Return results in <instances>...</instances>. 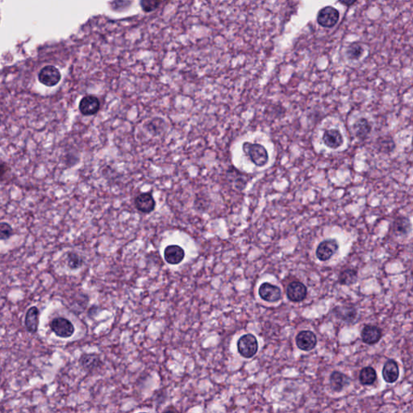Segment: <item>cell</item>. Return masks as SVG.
<instances>
[{"mask_svg":"<svg viewBox=\"0 0 413 413\" xmlns=\"http://www.w3.org/2000/svg\"><path fill=\"white\" fill-rule=\"evenodd\" d=\"M333 313L337 318L347 322H353L357 317L356 309L351 306H338L333 309Z\"/></svg>","mask_w":413,"mask_h":413,"instance_id":"obj_19","label":"cell"},{"mask_svg":"<svg viewBox=\"0 0 413 413\" xmlns=\"http://www.w3.org/2000/svg\"><path fill=\"white\" fill-rule=\"evenodd\" d=\"M242 150L250 161L257 166L262 167L269 161L267 150L261 144L245 142L242 146Z\"/></svg>","mask_w":413,"mask_h":413,"instance_id":"obj_1","label":"cell"},{"mask_svg":"<svg viewBox=\"0 0 413 413\" xmlns=\"http://www.w3.org/2000/svg\"><path fill=\"white\" fill-rule=\"evenodd\" d=\"M350 384V378L346 374L334 371L330 376V388L333 392H340Z\"/></svg>","mask_w":413,"mask_h":413,"instance_id":"obj_16","label":"cell"},{"mask_svg":"<svg viewBox=\"0 0 413 413\" xmlns=\"http://www.w3.org/2000/svg\"><path fill=\"white\" fill-rule=\"evenodd\" d=\"M160 4V0H141V6L143 11L150 12L155 10Z\"/></svg>","mask_w":413,"mask_h":413,"instance_id":"obj_27","label":"cell"},{"mask_svg":"<svg viewBox=\"0 0 413 413\" xmlns=\"http://www.w3.org/2000/svg\"><path fill=\"white\" fill-rule=\"evenodd\" d=\"M361 336L363 342L368 345H374L380 341L382 337V332L378 327L366 325L362 329Z\"/></svg>","mask_w":413,"mask_h":413,"instance_id":"obj_14","label":"cell"},{"mask_svg":"<svg viewBox=\"0 0 413 413\" xmlns=\"http://www.w3.org/2000/svg\"><path fill=\"white\" fill-rule=\"evenodd\" d=\"M237 350L242 357L252 358L258 352V340L253 334L243 335L237 341Z\"/></svg>","mask_w":413,"mask_h":413,"instance_id":"obj_2","label":"cell"},{"mask_svg":"<svg viewBox=\"0 0 413 413\" xmlns=\"http://www.w3.org/2000/svg\"><path fill=\"white\" fill-rule=\"evenodd\" d=\"M295 341L299 350L310 351L317 347V336L312 331H302L296 336Z\"/></svg>","mask_w":413,"mask_h":413,"instance_id":"obj_8","label":"cell"},{"mask_svg":"<svg viewBox=\"0 0 413 413\" xmlns=\"http://www.w3.org/2000/svg\"><path fill=\"white\" fill-rule=\"evenodd\" d=\"M338 248V242H336V240L329 239V240H324L319 245L317 251H316V254L320 261L325 262V261L330 259L336 254Z\"/></svg>","mask_w":413,"mask_h":413,"instance_id":"obj_6","label":"cell"},{"mask_svg":"<svg viewBox=\"0 0 413 413\" xmlns=\"http://www.w3.org/2000/svg\"><path fill=\"white\" fill-rule=\"evenodd\" d=\"M185 252L181 246L177 245L168 246L164 250V258L170 265H178L183 262Z\"/></svg>","mask_w":413,"mask_h":413,"instance_id":"obj_12","label":"cell"},{"mask_svg":"<svg viewBox=\"0 0 413 413\" xmlns=\"http://www.w3.org/2000/svg\"><path fill=\"white\" fill-rule=\"evenodd\" d=\"M358 277V273L355 270L347 269L341 272L339 276V283L341 285H351L355 283Z\"/></svg>","mask_w":413,"mask_h":413,"instance_id":"obj_23","label":"cell"},{"mask_svg":"<svg viewBox=\"0 0 413 413\" xmlns=\"http://www.w3.org/2000/svg\"><path fill=\"white\" fill-rule=\"evenodd\" d=\"M353 128L357 137L359 138L360 140H365L372 130L371 124L366 118H361L357 120L356 122L354 123Z\"/></svg>","mask_w":413,"mask_h":413,"instance_id":"obj_18","label":"cell"},{"mask_svg":"<svg viewBox=\"0 0 413 413\" xmlns=\"http://www.w3.org/2000/svg\"><path fill=\"white\" fill-rule=\"evenodd\" d=\"M7 171V166L4 165H0V179L5 175Z\"/></svg>","mask_w":413,"mask_h":413,"instance_id":"obj_29","label":"cell"},{"mask_svg":"<svg viewBox=\"0 0 413 413\" xmlns=\"http://www.w3.org/2000/svg\"><path fill=\"white\" fill-rule=\"evenodd\" d=\"M39 325V310L37 307H30L26 313L25 327L31 333H37Z\"/></svg>","mask_w":413,"mask_h":413,"instance_id":"obj_17","label":"cell"},{"mask_svg":"<svg viewBox=\"0 0 413 413\" xmlns=\"http://www.w3.org/2000/svg\"><path fill=\"white\" fill-rule=\"evenodd\" d=\"M135 206L142 213H150L155 209L156 201L151 193L144 192L138 195L134 200Z\"/></svg>","mask_w":413,"mask_h":413,"instance_id":"obj_9","label":"cell"},{"mask_svg":"<svg viewBox=\"0 0 413 413\" xmlns=\"http://www.w3.org/2000/svg\"><path fill=\"white\" fill-rule=\"evenodd\" d=\"M60 71L53 65H47L42 68L38 75L40 83L46 87H54L61 80Z\"/></svg>","mask_w":413,"mask_h":413,"instance_id":"obj_5","label":"cell"},{"mask_svg":"<svg viewBox=\"0 0 413 413\" xmlns=\"http://www.w3.org/2000/svg\"><path fill=\"white\" fill-rule=\"evenodd\" d=\"M100 358L96 354H84L80 358V364L87 370H93L100 366Z\"/></svg>","mask_w":413,"mask_h":413,"instance_id":"obj_21","label":"cell"},{"mask_svg":"<svg viewBox=\"0 0 413 413\" xmlns=\"http://www.w3.org/2000/svg\"><path fill=\"white\" fill-rule=\"evenodd\" d=\"M83 259L77 254L70 253L68 254V266L71 270H77L83 266Z\"/></svg>","mask_w":413,"mask_h":413,"instance_id":"obj_25","label":"cell"},{"mask_svg":"<svg viewBox=\"0 0 413 413\" xmlns=\"http://www.w3.org/2000/svg\"><path fill=\"white\" fill-rule=\"evenodd\" d=\"M260 297L269 303H276L281 299L282 293L279 287L270 283H264L259 287Z\"/></svg>","mask_w":413,"mask_h":413,"instance_id":"obj_10","label":"cell"},{"mask_svg":"<svg viewBox=\"0 0 413 413\" xmlns=\"http://www.w3.org/2000/svg\"><path fill=\"white\" fill-rule=\"evenodd\" d=\"M411 224L409 219L399 217L393 223V230L396 234L407 235L411 231Z\"/></svg>","mask_w":413,"mask_h":413,"instance_id":"obj_20","label":"cell"},{"mask_svg":"<svg viewBox=\"0 0 413 413\" xmlns=\"http://www.w3.org/2000/svg\"><path fill=\"white\" fill-rule=\"evenodd\" d=\"M50 329L57 336L61 338L71 337L75 333V326L73 324L63 317L53 319L49 324Z\"/></svg>","mask_w":413,"mask_h":413,"instance_id":"obj_3","label":"cell"},{"mask_svg":"<svg viewBox=\"0 0 413 413\" xmlns=\"http://www.w3.org/2000/svg\"><path fill=\"white\" fill-rule=\"evenodd\" d=\"M13 234V229L10 224L6 222L0 223V240H7Z\"/></svg>","mask_w":413,"mask_h":413,"instance_id":"obj_26","label":"cell"},{"mask_svg":"<svg viewBox=\"0 0 413 413\" xmlns=\"http://www.w3.org/2000/svg\"><path fill=\"white\" fill-rule=\"evenodd\" d=\"M399 376V369L396 361L389 359L386 362L383 369V377L388 384H393L397 381Z\"/></svg>","mask_w":413,"mask_h":413,"instance_id":"obj_15","label":"cell"},{"mask_svg":"<svg viewBox=\"0 0 413 413\" xmlns=\"http://www.w3.org/2000/svg\"><path fill=\"white\" fill-rule=\"evenodd\" d=\"M339 2L345 6L350 7L354 5L357 2V0H339Z\"/></svg>","mask_w":413,"mask_h":413,"instance_id":"obj_28","label":"cell"},{"mask_svg":"<svg viewBox=\"0 0 413 413\" xmlns=\"http://www.w3.org/2000/svg\"><path fill=\"white\" fill-rule=\"evenodd\" d=\"M346 53H347L349 59L358 60L362 57V53H363V48L360 44L354 43L347 48Z\"/></svg>","mask_w":413,"mask_h":413,"instance_id":"obj_24","label":"cell"},{"mask_svg":"<svg viewBox=\"0 0 413 413\" xmlns=\"http://www.w3.org/2000/svg\"><path fill=\"white\" fill-rule=\"evenodd\" d=\"M307 293V287L301 282H292L287 287V298L295 303L303 301Z\"/></svg>","mask_w":413,"mask_h":413,"instance_id":"obj_11","label":"cell"},{"mask_svg":"<svg viewBox=\"0 0 413 413\" xmlns=\"http://www.w3.org/2000/svg\"><path fill=\"white\" fill-rule=\"evenodd\" d=\"M377 380L375 370L371 366H366L361 370L359 380L362 385H371Z\"/></svg>","mask_w":413,"mask_h":413,"instance_id":"obj_22","label":"cell"},{"mask_svg":"<svg viewBox=\"0 0 413 413\" xmlns=\"http://www.w3.org/2000/svg\"><path fill=\"white\" fill-rule=\"evenodd\" d=\"M340 14L336 8L326 6L320 10L317 15V23L324 28H333L337 24Z\"/></svg>","mask_w":413,"mask_h":413,"instance_id":"obj_4","label":"cell"},{"mask_svg":"<svg viewBox=\"0 0 413 413\" xmlns=\"http://www.w3.org/2000/svg\"><path fill=\"white\" fill-rule=\"evenodd\" d=\"M323 142L327 147L330 149H337L342 146L343 136L337 129H328L323 135Z\"/></svg>","mask_w":413,"mask_h":413,"instance_id":"obj_13","label":"cell"},{"mask_svg":"<svg viewBox=\"0 0 413 413\" xmlns=\"http://www.w3.org/2000/svg\"><path fill=\"white\" fill-rule=\"evenodd\" d=\"M79 107L83 116H93L100 109V102L95 95H86L81 99Z\"/></svg>","mask_w":413,"mask_h":413,"instance_id":"obj_7","label":"cell"}]
</instances>
